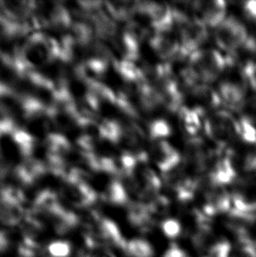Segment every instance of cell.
Masks as SVG:
<instances>
[{"label":"cell","mask_w":256,"mask_h":257,"mask_svg":"<svg viewBox=\"0 0 256 257\" xmlns=\"http://www.w3.org/2000/svg\"><path fill=\"white\" fill-rule=\"evenodd\" d=\"M10 237L8 235V233L0 228V254L7 252L10 247Z\"/></svg>","instance_id":"cb8c5ba5"},{"label":"cell","mask_w":256,"mask_h":257,"mask_svg":"<svg viewBox=\"0 0 256 257\" xmlns=\"http://www.w3.org/2000/svg\"><path fill=\"white\" fill-rule=\"evenodd\" d=\"M108 201L113 205H125L128 203V194L125 188L121 184H111L107 193Z\"/></svg>","instance_id":"d6986e66"},{"label":"cell","mask_w":256,"mask_h":257,"mask_svg":"<svg viewBox=\"0 0 256 257\" xmlns=\"http://www.w3.org/2000/svg\"><path fill=\"white\" fill-rule=\"evenodd\" d=\"M53 226L56 233L61 235L72 232L80 226L81 219L76 212L62 208L51 218Z\"/></svg>","instance_id":"7c38bea8"},{"label":"cell","mask_w":256,"mask_h":257,"mask_svg":"<svg viewBox=\"0 0 256 257\" xmlns=\"http://www.w3.org/2000/svg\"><path fill=\"white\" fill-rule=\"evenodd\" d=\"M238 119L225 110L212 111L204 118L203 128L209 139L219 148L228 146L239 138Z\"/></svg>","instance_id":"7a4b0ae2"},{"label":"cell","mask_w":256,"mask_h":257,"mask_svg":"<svg viewBox=\"0 0 256 257\" xmlns=\"http://www.w3.org/2000/svg\"><path fill=\"white\" fill-rule=\"evenodd\" d=\"M232 250V246L228 240H218L210 247L211 257H229Z\"/></svg>","instance_id":"44dd1931"},{"label":"cell","mask_w":256,"mask_h":257,"mask_svg":"<svg viewBox=\"0 0 256 257\" xmlns=\"http://www.w3.org/2000/svg\"><path fill=\"white\" fill-rule=\"evenodd\" d=\"M93 219L94 229L90 227L97 234L103 245L114 246L125 251L127 241L122 235L118 225L109 218L95 216Z\"/></svg>","instance_id":"ba28073f"},{"label":"cell","mask_w":256,"mask_h":257,"mask_svg":"<svg viewBox=\"0 0 256 257\" xmlns=\"http://www.w3.org/2000/svg\"><path fill=\"white\" fill-rule=\"evenodd\" d=\"M125 252L130 257H153L152 246L143 239H133L126 243Z\"/></svg>","instance_id":"2e32d148"},{"label":"cell","mask_w":256,"mask_h":257,"mask_svg":"<svg viewBox=\"0 0 256 257\" xmlns=\"http://www.w3.org/2000/svg\"><path fill=\"white\" fill-rule=\"evenodd\" d=\"M230 63V59L216 49H201L189 57V66L208 84L217 80Z\"/></svg>","instance_id":"3957f363"},{"label":"cell","mask_w":256,"mask_h":257,"mask_svg":"<svg viewBox=\"0 0 256 257\" xmlns=\"http://www.w3.org/2000/svg\"><path fill=\"white\" fill-rule=\"evenodd\" d=\"M238 132L239 138L243 143L255 145L256 144V126L254 123L245 117L238 119Z\"/></svg>","instance_id":"ac0fdd59"},{"label":"cell","mask_w":256,"mask_h":257,"mask_svg":"<svg viewBox=\"0 0 256 257\" xmlns=\"http://www.w3.org/2000/svg\"><path fill=\"white\" fill-rule=\"evenodd\" d=\"M194 17L202 21L207 28H214L221 24L226 18V3L221 0L194 2Z\"/></svg>","instance_id":"52a82bcc"},{"label":"cell","mask_w":256,"mask_h":257,"mask_svg":"<svg viewBox=\"0 0 256 257\" xmlns=\"http://www.w3.org/2000/svg\"><path fill=\"white\" fill-rule=\"evenodd\" d=\"M163 257H189L185 251L183 250L181 247L177 246L176 244H172L168 250L165 252Z\"/></svg>","instance_id":"603a6c76"},{"label":"cell","mask_w":256,"mask_h":257,"mask_svg":"<svg viewBox=\"0 0 256 257\" xmlns=\"http://www.w3.org/2000/svg\"><path fill=\"white\" fill-rule=\"evenodd\" d=\"M95 257H116L115 254L110 250H107L104 247H102V250L99 251L98 253L94 254Z\"/></svg>","instance_id":"484cf974"},{"label":"cell","mask_w":256,"mask_h":257,"mask_svg":"<svg viewBox=\"0 0 256 257\" xmlns=\"http://www.w3.org/2000/svg\"><path fill=\"white\" fill-rule=\"evenodd\" d=\"M178 114L185 132L192 137L197 136L201 129L203 128L204 121L201 120L203 114L197 109L184 105L178 111Z\"/></svg>","instance_id":"4fadbf2b"},{"label":"cell","mask_w":256,"mask_h":257,"mask_svg":"<svg viewBox=\"0 0 256 257\" xmlns=\"http://www.w3.org/2000/svg\"><path fill=\"white\" fill-rule=\"evenodd\" d=\"M42 252V247L37 238L23 234L18 244V257H38Z\"/></svg>","instance_id":"9a60e30c"},{"label":"cell","mask_w":256,"mask_h":257,"mask_svg":"<svg viewBox=\"0 0 256 257\" xmlns=\"http://www.w3.org/2000/svg\"><path fill=\"white\" fill-rule=\"evenodd\" d=\"M45 257H70L73 253L72 243L64 239L53 240L45 247Z\"/></svg>","instance_id":"5bb4252c"},{"label":"cell","mask_w":256,"mask_h":257,"mask_svg":"<svg viewBox=\"0 0 256 257\" xmlns=\"http://www.w3.org/2000/svg\"><path fill=\"white\" fill-rule=\"evenodd\" d=\"M149 148V157L163 174L176 170L182 164L183 156L166 140L154 141Z\"/></svg>","instance_id":"8992f818"},{"label":"cell","mask_w":256,"mask_h":257,"mask_svg":"<svg viewBox=\"0 0 256 257\" xmlns=\"http://www.w3.org/2000/svg\"><path fill=\"white\" fill-rule=\"evenodd\" d=\"M176 27L178 30V42L180 43V57L190 56L201 49L208 38L207 27L197 18L188 17L180 10L175 9Z\"/></svg>","instance_id":"6da1fadb"},{"label":"cell","mask_w":256,"mask_h":257,"mask_svg":"<svg viewBox=\"0 0 256 257\" xmlns=\"http://www.w3.org/2000/svg\"><path fill=\"white\" fill-rule=\"evenodd\" d=\"M237 179V170L228 157H221L215 162L207 174V180L213 185L224 187Z\"/></svg>","instance_id":"8fae6325"},{"label":"cell","mask_w":256,"mask_h":257,"mask_svg":"<svg viewBox=\"0 0 256 257\" xmlns=\"http://www.w3.org/2000/svg\"><path fill=\"white\" fill-rule=\"evenodd\" d=\"M137 15L143 16L156 33L169 34L176 27L173 7L156 2H138Z\"/></svg>","instance_id":"5b68a950"},{"label":"cell","mask_w":256,"mask_h":257,"mask_svg":"<svg viewBox=\"0 0 256 257\" xmlns=\"http://www.w3.org/2000/svg\"><path fill=\"white\" fill-rule=\"evenodd\" d=\"M162 230L163 233L170 239H176L180 235L182 226L180 222L175 219H167L162 223Z\"/></svg>","instance_id":"ffe728a7"},{"label":"cell","mask_w":256,"mask_h":257,"mask_svg":"<svg viewBox=\"0 0 256 257\" xmlns=\"http://www.w3.org/2000/svg\"><path fill=\"white\" fill-rule=\"evenodd\" d=\"M218 95L222 104L231 111H241L246 104V87L233 81H224L219 84Z\"/></svg>","instance_id":"9c48e42d"},{"label":"cell","mask_w":256,"mask_h":257,"mask_svg":"<svg viewBox=\"0 0 256 257\" xmlns=\"http://www.w3.org/2000/svg\"><path fill=\"white\" fill-rule=\"evenodd\" d=\"M149 46L153 52L163 61L180 58V43L177 37L169 34L155 33L149 39Z\"/></svg>","instance_id":"30bf717a"},{"label":"cell","mask_w":256,"mask_h":257,"mask_svg":"<svg viewBox=\"0 0 256 257\" xmlns=\"http://www.w3.org/2000/svg\"><path fill=\"white\" fill-rule=\"evenodd\" d=\"M77 257H95L94 256V252H90L85 249V250L80 252Z\"/></svg>","instance_id":"4316f807"},{"label":"cell","mask_w":256,"mask_h":257,"mask_svg":"<svg viewBox=\"0 0 256 257\" xmlns=\"http://www.w3.org/2000/svg\"><path fill=\"white\" fill-rule=\"evenodd\" d=\"M243 117L248 118L249 120L254 123L256 119V95L247 97L246 104L242 109Z\"/></svg>","instance_id":"7402d4cb"},{"label":"cell","mask_w":256,"mask_h":257,"mask_svg":"<svg viewBox=\"0 0 256 257\" xmlns=\"http://www.w3.org/2000/svg\"><path fill=\"white\" fill-rule=\"evenodd\" d=\"M214 38L219 49L234 53L246 45L249 35L246 26L239 19L229 16L215 28Z\"/></svg>","instance_id":"277c9868"},{"label":"cell","mask_w":256,"mask_h":257,"mask_svg":"<svg viewBox=\"0 0 256 257\" xmlns=\"http://www.w3.org/2000/svg\"><path fill=\"white\" fill-rule=\"evenodd\" d=\"M171 132L170 124L163 118L154 119L148 126V134L153 142L166 140L171 135Z\"/></svg>","instance_id":"e0dca14e"},{"label":"cell","mask_w":256,"mask_h":257,"mask_svg":"<svg viewBox=\"0 0 256 257\" xmlns=\"http://www.w3.org/2000/svg\"><path fill=\"white\" fill-rule=\"evenodd\" d=\"M243 9L246 16L256 22V1H247L244 4Z\"/></svg>","instance_id":"d4e9b609"}]
</instances>
